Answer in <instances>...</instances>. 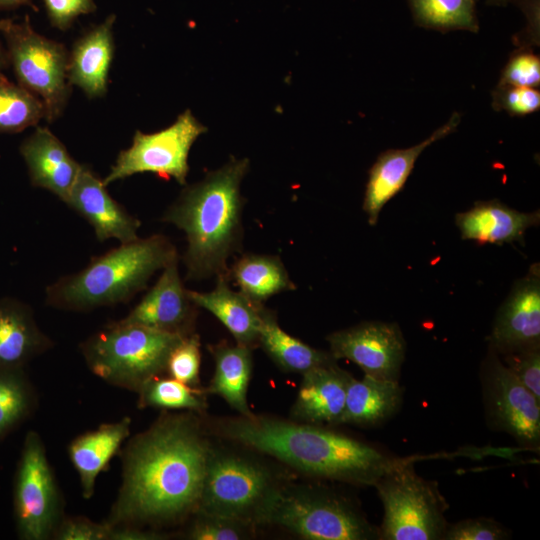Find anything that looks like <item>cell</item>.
I'll list each match as a JSON object with an SVG mask.
<instances>
[{
	"label": "cell",
	"mask_w": 540,
	"mask_h": 540,
	"mask_svg": "<svg viewBox=\"0 0 540 540\" xmlns=\"http://www.w3.org/2000/svg\"><path fill=\"white\" fill-rule=\"evenodd\" d=\"M195 414H164L129 440L108 525H162L196 512L211 446Z\"/></svg>",
	"instance_id": "6da1fadb"
},
{
	"label": "cell",
	"mask_w": 540,
	"mask_h": 540,
	"mask_svg": "<svg viewBox=\"0 0 540 540\" xmlns=\"http://www.w3.org/2000/svg\"><path fill=\"white\" fill-rule=\"evenodd\" d=\"M217 434L267 454L303 474L373 486L386 474L424 456L395 457L347 435L310 424L263 416L219 421Z\"/></svg>",
	"instance_id": "7a4b0ae2"
},
{
	"label": "cell",
	"mask_w": 540,
	"mask_h": 540,
	"mask_svg": "<svg viewBox=\"0 0 540 540\" xmlns=\"http://www.w3.org/2000/svg\"><path fill=\"white\" fill-rule=\"evenodd\" d=\"M248 169V159H231L186 186L164 212L162 221L185 233L187 248L182 259L187 280L228 277V259L242 246L240 186Z\"/></svg>",
	"instance_id": "3957f363"
},
{
	"label": "cell",
	"mask_w": 540,
	"mask_h": 540,
	"mask_svg": "<svg viewBox=\"0 0 540 540\" xmlns=\"http://www.w3.org/2000/svg\"><path fill=\"white\" fill-rule=\"evenodd\" d=\"M176 258V247L161 234L121 243L92 257L80 271L60 277L47 286L45 304L85 312L126 303L146 287L156 271Z\"/></svg>",
	"instance_id": "277c9868"
},
{
	"label": "cell",
	"mask_w": 540,
	"mask_h": 540,
	"mask_svg": "<svg viewBox=\"0 0 540 540\" xmlns=\"http://www.w3.org/2000/svg\"><path fill=\"white\" fill-rule=\"evenodd\" d=\"M184 337L118 320L89 336L80 351L95 376L137 393L166 371L171 352Z\"/></svg>",
	"instance_id": "5b68a950"
},
{
	"label": "cell",
	"mask_w": 540,
	"mask_h": 540,
	"mask_svg": "<svg viewBox=\"0 0 540 540\" xmlns=\"http://www.w3.org/2000/svg\"><path fill=\"white\" fill-rule=\"evenodd\" d=\"M281 489L265 467L211 447L196 512L264 524Z\"/></svg>",
	"instance_id": "8992f818"
},
{
	"label": "cell",
	"mask_w": 540,
	"mask_h": 540,
	"mask_svg": "<svg viewBox=\"0 0 540 540\" xmlns=\"http://www.w3.org/2000/svg\"><path fill=\"white\" fill-rule=\"evenodd\" d=\"M374 487L383 505L381 540H443L448 503L438 483L407 464L383 476Z\"/></svg>",
	"instance_id": "52a82bcc"
},
{
	"label": "cell",
	"mask_w": 540,
	"mask_h": 540,
	"mask_svg": "<svg viewBox=\"0 0 540 540\" xmlns=\"http://www.w3.org/2000/svg\"><path fill=\"white\" fill-rule=\"evenodd\" d=\"M0 33L19 84L42 101L48 122L56 120L71 93L65 46L35 32L28 16L20 23L0 20Z\"/></svg>",
	"instance_id": "ba28073f"
},
{
	"label": "cell",
	"mask_w": 540,
	"mask_h": 540,
	"mask_svg": "<svg viewBox=\"0 0 540 540\" xmlns=\"http://www.w3.org/2000/svg\"><path fill=\"white\" fill-rule=\"evenodd\" d=\"M309 540L379 539V530L348 499L321 489H281L266 517Z\"/></svg>",
	"instance_id": "9c48e42d"
},
{
	"label": "cell",
	"mask_w": 540,
	"mask_h": 540,
	"mask_svg": "<svg viewBox=\"0 0 540 540\" xmlns=\"http://www.w3.org/2000/svg\"><path fill=\"white\" fill-rule=\"evenodd\" d=\"M63 497L40 435L26 433L13 483V515L22 540H47L63 519Z\"/></svg>",
	"instance_id": "30bf717a"
},
{
	"label": "cell",
	"mask_w": 540,
	"mask_h": 540,
	"mask_svg": "<svg viewBox=\"0 0 540 540\" xmlns=\"http://www.w3.org/2000/svg\"><path fill=\"white\" fill-rule=\"evenodd\" d=\"M206 131L189 109L165 129L150 134L136 131L131 146L118 154L103 178L104 185L146 172L166 180L173 178L180 185H186L189 152Z\"/></svg>",
	"instance_id": "8fae6325"
},
{
	"label": "cell",
	"mask_w": 540,
	"mask_h": 540,
	"mask_svg": "<svg viewBox=\"0 0 540 540\" xmlns=\"http://www.w3.org/2000/svg\"><path fill=\"white\" fill-rule=\"evenodd\" d=\"M487 425L511 435L528 450L540 448V401L506 368L489 348L481 367Z\"/></svg>",
	"instance_id": "7c38bea8"
},
{
	"label": "cell",
	"mask_w": 540,
	"mask_h": 540,
	"mask_svg": "<svg viewBox=\"0 0 540 540\" xmlns=\"http://www.w3.org/2000/svg\"><path fill=\"white\" fill-rule=\"evenodd\" d=\"M326 339L336 360H350L376 379L399 382L406 342L397 323L365 321Z\"/></svg>",
	"instance_id": "4fadbf2b"
},
{
	"label": "cell",
	"mask_w": 540,
	"mask_h": 540,
	"mask_svg": "<svg viewBox=\"0 0 540 540\" xmlns=\"http://www.w3.org/2000/svg\"><path fill=\"white\" fill-rule=\"evenodd\" d=\"M488 342L498 355L540 347L539 263L513 285L497 311Z\"/></svg>",
	"instance_id": "5bb4252c"
},
{
	"label": "cell",
	"mask_w": 540,
	"mask_h": 540,
	"mask_svg": "<svg viewBox=\"0 0 540 540\" xmlns=\"http://www.w3.org/2000/svg\"><path fill=\"white\" fill-rule=\"evenodd\" d=\"M197 306L184 287L178 258L163 269L157 282L122 319V323L141 325L157 331L188 336L193 332Z\"/></svg>",
	"instance_id": "9a60e30c"
},
{
	"label": "cell",
	"mask_w": 540,
	"mask_h": 540,
	"mask_svg": "<svg viewBox=\"0 0 540 540\" xmlns=\"http://www.w3.org/2000/svg\"><path fill=\"white\" fill-rule=\"evenodd\" d=\"M65 203L81 215L103 242L115 239L127 243L139 238L141 222L108 192L103 179L82 165Z\"/></svg>",
	"instance_id": "2e32d148"
},
{
	"label": "cell",
	"mask_w": 540,
	"mask_h": 540,
	"mask_svg": "<svg viewBox=\"0 0 540 540\" xmlns=\"http://www.w3.org/2000/svg\"><path fill=\"white\" fill-rule=\"evenodd\" d=\"M460 120L459 113L455 112L444 125L419 144L405 149H388L378 156L369 170L363 201V210L370 225L377 224L383 207L402 190L421 153L434 142L453 133Z\"/></svg>",
	"instance_id": "e0dca14e"
},
{
	"label": "cell",
	"mask_w": 540,
	"mask_h": 540,
	"mask_svg": "<svg viewBox=\"0 0 540 540\" xmlns=\"http://www.w3.org/2000/svg\"><path fill=\"white\" fill-rule=\"evenodd\" d=\"M31 184L56 195L64 203L78 177L82 164L46 127H37L19 148Z\"/></svg>",
	"instance_id": "ac0fdd59"
},
{
	"label": "cell",
	"mask_w": 540,
	"mask_h": 540,
	"mask_svg": "<svg viewBox=\"0 0 540 540\" xmlns=\"http://www.w3.org/2000/svg\"><path fill=\"white\" fill-rule=\"evenodd\" d=\"M292 409L294 418L310 424H340L347 387L352 376L335 362L302 374Z\"/></svg>",
	"instance_id": "d6986e66"
},
{
	"label": "cell",
	"mask_w": 540,
	"mask_h": 540,
	"mask_svg": "<svg viewBox=\"0 0 540 540\" xmlns=\"http://www.w3.org/2000/svg\"><path fill=\"white\" fill-rule=\"evenodd\" d=\"M540 213L520 212L498 199L477 201L468 211L457 213L455 223L463 240L502 245L521 242L527 229L539 225Z\"/></svg>",
	"instance_id": "ffe728a7"
},
{
	"label": "cell",
	"mask_w": 540,
	"mask_h": 540,
	"mask_svg": "<svg viewBox=\"0 0 540 540\" xmlns=\"http://www.w3.org/2000/svg\"><path fill=\"white\" fill-rule=\"evenodd\" d=\"M116 16L93 26L73 45L68 56L67 78L70 85L81 88L89 98L107 92L108 75L113 59V25Z\"/></svg>",
	"instance_id": "44dd1931"
},
{
	"label": "cell",
	"mask_w": 540,
	"mask_h": 540,
	"mask_svg": "<svg viewBox=\"0 0 540 540\" xmlns=\"http://www.w3.org/2000/svg\"><path fill=\"white\" fill-rule=\"evenodd\" d=\"M53 347L32 308L13 297L0 299V368H24Z\"/></svg>",
	"instance_id": "7402d4cb"
},
{
	"label": "cell",
	"mask_w": 540,
	"mask_h": 540,
	"mask_svg": "<svg viewBox=\"0 0 540 540\" xmlns=\"http://www.w3.org/2000/svg\"><path fill=\"white\" fill-rule=\"evenodd\" d=\"M131 423L128 416L103 423L70 442L68 455L78 473L84 499L93 497L97 477L108 469L111 459L121 451L130 436Z\"/></svg>",
	"instance_id": "603a6c76"
},
{
	"label": "cell",
	"mask_w": 540,
	"mask_h": 540,
	"mask_svg": "<svg viewBox=\"0 0 540 540\" xmlns=\"http://www.w3.org/2000/svg\"><path fill=\"white\" fill-rule=\"evenodd\" d=\"M188 294L198 308L209 311L228 329L237 344L250 349L259 345L264 305L230 288L227 276L216 277L211 291L188 290Z\"/></svg>",
	"instance_id": "cb8c5ba5"
},
{
	"label": "cell",
	"mask_w": 540,
	"mask_h": 540,
	"mask_svg": "<svg viewBox=\"0 0 540 540\" xmlns=\"http://www.w3.org/2000/svg\"><path fill=\"white\" fill-rule=\"evenodd\" d=\"M402 400L403 388L399 382L368 375L361 380L352 377L340 424L364 427L379 425L399 410Z\"/></svg>",
	"instance_id": "d4e9b609"
},
{
	"label": "cell",
	"mask_w": 540,
	"mask_h": 540,
	"mask_svg": "<svg viewBox=\"0 0 540 540\" xmlns=\"http://www.w3.org/2000/svg\"><path fill=\"white\" fill-rule=\"evenodd\" d=\"M250 348L221 342L210 347L215 371L207 392L222 397L241 416L251 417L247 394L252 373Z\"/></svg>",
	"instance_id": "484cf974"
},
{
	"label": "cell",
	"mask_w": 540,
	"mask_h": 540,
	"mask_svg": "<svg viewBox=\"0 0 540 540\" xmlns=\"http://www.w3.org/2000/svg\"><path fill=\"white\" fill-rule=\"evenodd\" d=\"M259 345L280 368L288 372L303 374L312 368L336 362L330 352L315 349L285 332L275 314L265 307L262 310Z\"/></svg>",
	"instance_id": "4316f807"
},
{
	"label": "cell",
	"mask_w": 540,
	"mask_h": 540,
	"mask_svg": "<svg viewBox=\"0 0 540 540\" xmlns=\"http://www.w3.org/2000/svg\"><path fill=\"white\" fill-rule=\"evenodd\" d=\"M228 278L240 292L258 303L296 288L282 261L274 255L245 254L229 268Z\"/></svg>",
	"instance_id": "83f0119b"
},
{
	"label": "cell",
	"mask_w": 540,
	"mask_h": 540,
	"mask_svg": "<svg viewBox=\"0 0 540 540\" xmlns=\"http://www.w3.org/2000/svg\"><path fill=\"white\" fill-rule=\"evenodd\" d=\"M36 406V391L24 368H0V440L25 422Z\"/></svg>",
	"instance_id": "f1b7e54d"
},
{
	"label": "cell",
	"mask_w": 540,
	"mask_h": 540,
	"mask_svg": "<svg viewBox=\"0 0 540 540\" xmlns=\"http://www.w3.org/2000/svg\"><path fill=\"white\" fill-rule=\"evenodd\" d=\"M415 22L439 31L479 29L475 0H409Z\"/></svg>",
	"instance_id": "f546056e"
},
{
	"label": "cell",
	"mask_w": 540,
	"mask_h": 540,
	"mask_svg": "<svg viewBox=\"0 0 540 540\" xmlns=\"http://www.w3.org/2000/svg\"><path fill=\"white\" fill-rule=\"evenodd\" d=\"M45 117L42 101L0 73V133H18Z\"/></svg>",
	"instance_id": "4dcf8cb0"
},
{
	"label": "cell",
	"mask_w": 540,
	"mask_h": 540,
	"mask_svg": "<svg viewBox=\"0 0 540 540\" xmlns=\"http://www.w3.org/2000/svg\"><path fill=\"white\" fill-rule=\"evenodd\" d=\"M138 407L161 410H188L199 413L206 408L204 393L172 377H154L137 392Z\"/></svg>",
	"instance_id": "1f68e13d"
},
{
	"label": "cell",
	"mask_w": 540,
	"mask_h": 540,
	"mask_svg": "<svg viewBox=\"0 0 540 540\" xmlns=\"http://www.w3.org/2000/svg\"><path fill=\"white\" fill-rule=\"evenodd\" d=\"M187 534L193 540H240L248 538L254 527L248 523L219 515L195 512Z\"/></svg>",
	"instance_id": "d6a6232c"
},
{
	"label": "cell",
	"mask_w": 540,
	"mask_h": 540,
	"mask_svg": "<svg viewBox=\"0 0 540 540\" xmlns=\"http://www.w3.org/2000/svg\"><path fill=\"white\" fill-rule=\"evenodd\" d=\"M200 340L192 333L185 336L171 352L166 371L170 377L191 387L197 388L200 383Z\"/></svg>",
	"instance_id": "836d02e7"
},
{
	"label": "cell",
	"mask_w": 540,
	"mask_h": 540,
	"mask_svg": "<svg viewBox=\"0 0 540 540\" xmlns=\"http://www.w3.org/2000/svg\"><path fill=\"white\" fill-rule=\"evenodd\" d=\"M492 106L512 116H525L540 107V93L536 88L498 84L492 93Z\"/></svg>",
	"instance_id": "e575fe53"
},
{
	"label": "cell",
	"mask_w": 540,
	"mask_h": 540,
	"mask_svg": "<svg viewBox=\"0 0 540 540\" xmlns=\"http://www.w3.org/2000/svg\"><path fill=\"white\" fill-rule=\"evenodd\" d=\"M498 84L536 88L540 84V59L530 48L514 52Z\"/></svg>",
	"instance_id": "d590c367"
},
{
	"label": "cell",
	"mask_w": 540,
	"mask_h": 540,
	"mask_svg": "<svg viewBox=\"0 0 540 540\" xmlns=\"http://www.w3.org/2000/svg\"><path fill=\"white\" fill-rule=\"evenodd\" d=\"M502 356L506 368L540 401V347Z\"/></svg>",
	"instance_id": "8d00e7d4"
},
{
	"label": "cell",
	"mask_w": 540,
	"mask_h": 540,
	"mask_svg": "<svg viewBox=\"0 0 540 540\" xmlns=\"http://www.w3.org/2000/svg\"><path fill=\"white\" fill-rule=\"evenodd\" d=\"M509 537V532L500 523L481 517L448 525L443 540H503Z\"/></svg>",
	"instance_id": "74e56055"
},
{
	"label": "cell",
	"mask_w": 540,
	"mask_h": 540,
	"mask_svg": "<svg viewBox=\"0 0 540 540\" xmlns=\"http://www.w3.org/2000/svg\"><path fill=\"white\" fill-rule=\"evenodd\" d=\"M110 526L84 516L63 517L52 539L56 540H108Z\"/></svg>",
	"instance_id": "f35d334b"
},
{
	"label": "cell",
	"mask_w": 540,
	"mask_h": 540,
	"mask_svg": "<svg viewBox=\"0 0 540 540\" xmlns=\"http://www.w3.org/2000/svg\"><path fill=\"white\" fill-rule=\"evenodd\" d=\"M51 25L59 30H67L80 15L96 10L94 0H43Z\"/></svg>",
	"instance_id": "ab89813d"
},
{
	"label": "cell",
	"mask_w": 540,
	"mask_h": 540,
	"mask_svg": "<svg viewBox=\"0 0 540 540\" xmlns=\"http://www.w3.org/2000/svg\"><path fill=\"white\" fill-rule=\"evenodd\" d=\"M110 526V525H109ZM165 535L133 525L110 526L108 540H158Z\"/></svg>",
	"instance_id": "60d3db41"
},
{
	"label": "cell",
	"mask_w": 540,
	"mask_h": 540,
	"mask_svg": "<svg viewBox=\"0 0 540 540\" xmlns=\"http://www.w3.org/2000/svg\"><path fill=\"white\" fill-rule=\"evenodd\" d=\"M21 6H30L36 9L32 0H0V11L12 10Z\"/></svg>",
	"instance_id": "b9f144b4"
},
{
	"label": "cell",
	"mask_w": 540,
	"mask_h": 540,
	"mask_svg": "<svg viewBox=\"0 0 540 540\" xmlns=\"http://www.w3.org/2000/svg\"><path fill=\"white\" fill-rule=\"evenodd\" d=\"M8 65L9 57L7 54V50L4 49L0 41V73H2V70L7 68Z\"/></svg>",
	"instance_id": "7bdbcfd3"
},
{
	"label": "cell",
	"mask_w": 540,
	"mask_h": 540,
	"mask_svg": "<svg viewBox=\"0 0 540 540\" xmlns=\"http://www.w3.org/2000/svg\"><path fill=\"white\" fill-rule=\"evenodd\" d=\"M510 1L511 0H486V3L489 5L505 6Z\"/></svg>",
	"instance_id": "ee69618b"
}]
</instances>
